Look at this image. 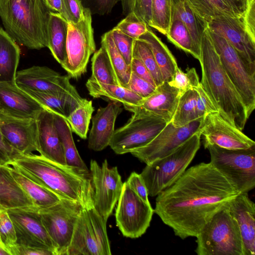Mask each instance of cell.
<instances>
[{"label":"cell","instance_id":"obj_1","mask_svg":"<svg viewBox=\"0 0 255 255\" xmlns=\"http://www.w3.org/2000/svg\"><path fill=\"white\" fill-rule=\"evenodd\" d=\"M240 192L211 162L186 169L156 196L154 213L182 240L196 237L217 213Z\"/></svg>","mask_w":255,"mask_h":255},{"label":"cell","instance_id":"obj_2","mask_svg":"<svg viewBox=\"0 0 255 255\" xmlns=\"http://www.w3.org/2000/svg\"><path fill=\"white\" fill-rule=\"evenodd\" d=\"M9 165L61 198L77 202L83 208L94 207L90 170L60 164L34 153L19 154Z\"/></svg>","mask_w":255,"mask_h":255},{"label":"cell","instance_id":"obj_3","mask_svg":"<svg viewBox=\"0 0 255 255\" xmlns=\"http://www.w3.org/2000/svg\"><path fill=\"white\" fill-rule=\"evenodd\" d=\"M200 62L202 88L220 115L232 125L243 130L249 118L243 102L223 68L208 28L201 45Z\"/></svg>","mask_w":255,"mask_h":255},{"label":"cell","instance_id":"obj_4","mask_svg":"<svg viewBox=\"0 0 255 255\" xmlns=\"http://www.w3.org/2000/svg\"><path fill=\"white\" fill-rule=\"evenodd\" d=\"M52 11L44 0H0V17L5 31L30 49L47 47V27Z\"/></svg>","mask_w":255,"mask_h":255},{"label":"cell","instance_id":"obj_5","mask_svg":"<svg viewBox=\"0 0 255 255\" xmlns=\"http://www.w3.org/2000/svg\"><path fill=\"white\" fill-rule=\"evenodd\" d=\"M201 136L196 132L166 156L146 164L140 174L148 195L157 196L182 175L200 148Z\"/></svg>","mask_w":255,"mask_h":255},{"label":"cell","instance_id":"obj_6","mask_svg":"<svg viewBox=\"0 0 255 255\" xmlns=\"http://www.w3.org/2000/svg\"><path fill=\"white\" fill-rule=\"evenodd\" d=\"M196 238L198 255H245L238 225L228 207L214 215Z\"/></svg>","mask_w":255,"mask_h":255},{"label":"cell","instance_id":"obj_7","mask_svg":"<svg viewBox=\"0 0 255 255\" xmlns=\"http://www.w3.org/2000/svg\"><path fill=\"white\" fill-rule=\"evenodd\" d=\"M210 155V162L236 186L241 193H248L255 186V146L231 150L204 143Z\"/></svg>","mask_w":255,"mask_h":255},{"label":"cell","instance_id":"obj_8","mask_svg":"<svg viewBox=\"0 0 255 255\" xmlns=\"http://www.w3.org/2000/svg\"><path fill=\"white\" fill-rule=\"evenodd\" d=\"M106 224L94 207L82 208L67 255H111Z\"/></svg>","mask_w":255,"mask_h":255},{"label":"cell","instance_id":"obj_9","mask_svg":"<svg viewBox=\"0 0 255 255\" xmlns=\"http://www.w3.org/2000/svg\"><path fill=\"white\" fill-rule=\"evenodd\" d=\"M209 33L222 66L239 94L249 118L255 108V74L224 37L210 30Z\"/></svg>","mask_w":255,"mask_h":255},{"label":"cell","instance_id":"obj_10","mask_svg":"<svg viewBox=\"0 0 255 255\" xmlns=\"http://www.w3.org/2000/svg\"><path fill=\"white\" fill-rule=\"evenodd\" d=\"M82 208L79 203L62 198L51 206L37 208L53 244L56 255H67L75 224Z\"/></svg>","mask_w":255,"mask_h":255},{"label":"cell","instance_id":"obj_11","mask_svg":"<svg viewBox=\"0 0 255 255\" xmlns=\"http://www.w3.org/2000/svg\"><path fill=\"white\" fill-rule=\"evenodd\" d=\"M84 18L78 23H68L67 57L61 66L68 75L74 79L79 78L86 72L90 57L96 50L90 10L84 8Z\"/></svg>","mask_w":255,"mask_h":255},{"label":"cell","instance_id":"obj_12","mask_svg":"<svg viewBox=\"0 0 255 255\" xmlns=\"http://www.w3.org/2000/svg\"><path fill=\"white\" fill-rule=\"evenodd\" d=\"M127 123L115 130L109 143L118 154L131 153L147 144L168 123L152 116L134 112Z\"/></svg>","mask_w":255,"mask_h":255},{"label":"cell","instance_id":"obj_13","mask_svg":"<svg viewBox=\"0 0 255 255\" xmlns=\"http://www.w3.org/2000/svg\"><path fill=\"white\" fill-rule=\"evenodd\" d=\"M153 213L150 204L123 183L115 213L116 224L123 235L131 239L141 237L149 227Z\"/></svg>","mask_w":255,"mask_h":255},{"label":"cell","instance_id":"obj_14","mask_svg":"<svg viewBox=\"0 0 255 255\" xmlns=\"http://www.w3.org/2000/svg\"><path fill=\"white\" fill-rule=\"evenodd\" d=\"M90 171L94 189V208L107 221L122 192L121 176L117 167H109L107 159L101 166L96 160H91Z\"/></svg>","mask_w":255,"mask_h":255},{"label":"cell","instance_id":"obj_15","mask_svg":"<svg viewBox=\"0 0 255 255\" xmlns=\"http://www.w3.org/2000/svg\"><path fill=\"white\" fill-rule=\"evenodd\" d=\"M204 117L181 127H175L171 122L145 145L130 153L146 164L162 158L179 147L193 134L200 131Z\"/></svg>","mask_w":255,"mask_h":255},{"label":"cell","instance_id":"obj_16","mask_svg":"<svg viewBox=\"0 0 255 255\" xmlns=\"http://www.w3.org/2000/svg\"><path fill=\"white\" fill-rule=\"evenodd\" d=\"M68 75H62L46 66H33L16 73L15 82L21 89L55 95H69L82 101Z\"/></svg>","mask_w":255,"mask_h":255},{"label":"cell","instance_id":"obj_17","mask_svg":"<svg viewBox=\"0 0 255 255\" xmlns=\"http://www.w3.org/2000/svg\"><path fill=\"white\" fill-rule=\"evenodd\" d=\"M208 28L224 37L235 49L249 70L255 74V39L248 32L243 17L218 16L208 23Z\"/></svg>","mask_w":255,"mask_h":255},{"label":"cell","instance_id":"obj_18","mask_svg":"<svg viewBox=\"0 0 255 255\" xmlns=\"http://www.w3.org/2000/svg\"><path fill=\"white\" fill-rule=\"evenodd\" d=\"M7 210L15 229L16 244L48 249L56 255L52 241L42 223L36 207Z\"/></svg>","mask_w":255,"mask_h":255},{"label":"cell","instance_id":"obj_19","mask_svg":"<svg viewBox=\"0 0 255 255\" xmlns=\"http://www.w3.org/2000/svg\"><path fill=\"white\" fill-rule=\"evenodd\" d=\"M203 143H208L231 150L248 149L255 146V142L242 130L232 125L218 112L204 117L200 128Z\"/></svg>","mask_w":255,"mask_h":255},{"label":"cell","instance_id":"obj_20","mask_svg":"<svg viewBox=\"0 0 255 255\" xmlns=\"http://www.w3.org/2000/svg\"><path fill=\"white\" fill-rule=\"evenodd\" d=\"M0 132L5 139L20 153L38 152L36 119L15 118L0 113Z\"/></svg>","mask_w":255,"mask_h":255},{"label":"cell","instance_id":"obj_21","mask_svg":"<svg viewBox=\"0 0 255 255\" xmlns=\"http://www.w3.org/2000/svg\"><path fill=\"white\" fill-rule=\"evenodd\" d=\"M44 109L15 82L0 83V113L15 118L36 120Z\"/></svg>","mask_w":255,"mask_h":255},{"label":"cell","instance_id":"obj_22","mask_svg":"<svg viewBox=\"0 0 255 255\" xmlns=\"http://www.w3.org/2000/svg\"><path fill=\"white\" fill-rule=\"evenodd\" d=\"M181 95L178 90L164 82L137 106L124 107L132 113L152 116L169 123L172 120Z\"/></svg>","mask_w":255,"mask_h":255},{"label":"cell","instance_id":"obj_23","mask_svg":"<svg viewBox=\"0 0 255 255\" xmlns=\"http://www.w3.org/2000/svg\"><path fill=\"white\" fill-rule=\"evenodd\" d=\"M122 111V104L114 101L98 109L92 120L88 138L89 149L100 151L109 145L115 130L116 120Z\"/></svg>","mask_w":255,"mask_h":255},{"label":"cell","instance_id":"obj_24","mask_svg":"<svg viewBox=\"0 0 255 255\" xmlns=\"http://www.w3.org/2000/svg\"><path fill=\"white\" fill-rule=\"evenodd\" d=\"M228 209L236 220L243 243L245 255L255 254V206L248 193H240Z\"/></svg>","mask_w":255,"mask_h":255},{"label":"cell","instance_id":"obj_25","mask_svg":"<svg viewBox=\"0 0 255 255\" xmlns=\"http://www.w3.org/2000/svg\"><path fill=\"white\" fill-rule=\"evenodd\" d=\"M36 121L38 152L50 160L66 164L62 145L54 123V113L44 109Z\"/></svg>","mask_w":255,"mask_h":255},{"label":"cell","instance_id":"obj_26","mask_svg":"<svg viewBox=\"0 0 255 255\" xmlns=\"http://www.w3.org/2000/svg\"><path fill=\"white\" fill-rule=\"evenodd\" d=\"M172 21L181 20L187 28L192 41V56L199 60L201 45L208 22L191 6L187 0H172Z\"/></svg>","mask_w":255,"mask_h":255},{"label":"cell","instance_id":"obj_27","mask_svg":"<svg viewBox=\"0 0 255 255\" xmlns=\"http://www.w3.org/2000/svg\"><path fill=\"white\" fill-rule=\"evenodd\" d=\"M0 205L6 210L35 207L7 166L0 165Z\"/></svg>","mask_w":255,"mask_h":255},{"label":"cell","instance_id":"obj_28","mask_svg":"<svg viewBox=\"0 0 255 255\" xmlns=\"http://www.w3.org/2000/svg\"><path fill=\"white\" fill-rule=\"evenodd\" d=\"M68 22L59 12L51 11L47 27L48 46L55 59L62 66L67 59Z\"/></svg>","mask_w":255,"mask_h":255},{"label":"cell","instance_id":"obj_29","mask_svg":"<svg viewBox=\"0 0 255 255\" xmlns=\"http://www.w3.org/2000/svg\"><path fill=\"white\" fill-rule=\"evenodd\" d=\"M20 55L18 45L0 26V83L15 82Z\"/></svg>","mask_w":255,"mask_h":255},{"label":"cell","instance_id":"obj_30","mask_svg":"<svg viewBox=\"0 0 255 255\" xmlns=\"http://www.w3.org/2000/svg\"><path fill=\"white\" fill-rule=\"evenodd\" d=\"M10 173L37 208H44L59 202L61 199L58 195L30 179L11 166H7Z\"/></svg>","mask_w":255,"mask_h":255},{"label":"cell","instance_id":"obj_31","mask_svg":"<svg viewBox=\"0 0 255 255\" xmlns=\"http://www.w3.org/2000/svg\"><path fill=\"white\" fill-rule=\"evenodd\" d=\"M138 39L145 42L150 47L163 82H169L178 66L175 57L168 47L149 28Z\"/></svg>","mask_w":255,"mask_h":255},{"label":"cell","instance_id":"obj_32","mask_svg":"<svg viewBox=\"0 0 255 255\" xmlns=\"http://www.w3.org/2000/svg\"><path fill=\"white\" fill-rule=\"evenodd\" d=\"M86 87L89 95L94 98H106L121 103L124 106H137L141 97L128 88L115 84L99 83L89 79Z\"/></svg>","mask_w":255,"mask_h":255},{"label":"cell","instance_id":"obj_33","mask_svg":"<svg viewBox=\"0 0 255 255\" xmlns=\"http://www.w3.org/2000/svg\"><path fill=\"white\" fill-rule=\"evenodd\" d=\"M32 97L45 109L60 116L65 120L82 101L73 97L65 95H55L36 91L27 89H21Z\"/></svg>","mask_w":255,"mask_h":255},{"label":"cell","instance_id":"obj_34","mask_svg":"<svg viewBox=\"0 0 255 255\" xmlns=\"http://www.w3.org/2000/svg\"><path fill=\"white\" fill-rule=\"evenodd\" d=\"M54 123L62 145L66 164L89 170L80 157L76 148L72 131L67 121L54 113Z\"/></svg>","mask_w":255,"mask_h":255},{"label":"cell","instance_id":"obj_35","mask_svg":"<svg viewBox=\"0 0 255 255\" xmlns=\"http://www.w3.org/2000/svg\"><path fill=\"white\" fill-rule=\"evenodd\" d=\"M101 45L105 48L107 52L117 84L127 88L131 73L130 66L126 63L117 49L111 30L102 36Z\"/></svg>","mask_w":255,"mask_h":255},{"label":"cell","instance_id":"obj_36","mask_svg":"<svg viewBox=\"0 0 255 255\" xmlns=\"http://www.w3.org/2000/svg\"><path fill=\"white\" fill-rule=\"evenodd\" d=\"M196 97L195 88L189 89L180 95L171 121L174 127H181L197 119Z\"/></svg>","mask_w":255,"mask_h":255},{"label":"cell","instance_id":"obj_37","mask_svg":"<svg viewBox=\"0 0 255 255\" xmlns=\"http://www.w3.org/2000/svg\"><path fill=\"white\" fill-rule=\"evenodd\" d=\"M94 107L92 101L84 99L67 117L66 121L72 132L82 139H86Z\"/></svg>","mask_w":255,"mask_h":255},{"label":"cell","instance_id":"obj_38","mask_svg":"<svg viewBox=\"0 0 255 255\" xmlns=\"http://www.w3.org/2000/svg\"><path fill=\"white\" fill-rule=\"evenodd\" d=\"M91 62L90 80L99 83L117 85L107 52L103 46L94 52Z\"/></svg>","mask_w":255,"mask_h":255},{"label":"cell","instance_id":"obj_39","mask_svg":"<svg viewBox=\"0 0 255 255\" xmlns=\"http://www.w3.org/2000/svg\"><path fill=\"white\" fill-rule=\"evenodd\" d=\"M187 1L193 9L208 23L218 16H237L232 9L222 0Z\"/></svg>","mask_w":255,"mask_h":255},{"label":"cell","instance_id":"obj_40","mask_svg":"<svg viewBox=\"0 0 255 255\" xmlns=\"http://www.w3.org/2000/svg\"><path fill=\"white\" fill-rule=\"evenodd\" d=\"M172 0H152L150 27L166 35L172 22Z\"/></svg>","mask_w":255,"mask_h":255},{"label":"cell","instance_id":"obj_41","mask_svg":"<svg viewBox=\"0 0 255 255\" xmlns=\"http://www.w3.org/2000/svg\"><path fill=\"white\" fill-rule=\"evenodd\" d=\"M132 57L137 58L142 61L152 75L156 87L163 82L152 51L145 42L139 39L135 40Z\"/></svg>","mask_w":255,"mask_h":255},{"label":"cell","instance_id":"obj_42","mask_svg":"<svg viewBox=\"0 0 255 255\" xmlns=\"http://www.w3.org/2000/svg\"><path fill=\"white\" fill-rule=\"evenodd\" d=\"M166 37L178 48L192 55V41L185 25L179 19L172 21Z\"/></svg>","mask_w":255,"mask_h":255},{"label":"cell","instance_id":"obj_43","mask_svg":"<svg viewBox=\"0 0 255 255\" xmlns=\"http://www.w3.org/2000/svg\"><path fill=\"white\" fill-rule=\"evenodd\" d=\"M149 27L133 12H129L114 28L134 39H138L147 31Z\"/></svg>","mask_w":255,"mask_h":255},{"label":"cell","instance_id":"obj_44","mask_svg":"<svg viewBox=\"0 0 255 255\" xmlns=\"http://www.w3.org/2000/svg\"><path fill=\"white\" fill-rule=\"evenodd\" d=\"M168 83L178 90L181 94L189 89L197 88L200 84L195 68H188L186 72H184L179 67L177 68Z\"/></svg>","mask_w":255,"mask_h":255},{"label":"cell","instance_id":"obj_45","mask_svg":"<svg viewBox=\"0 0 255 255\" xmlns=\"http://www.w3.org/2000/svg\"><path fill=\"white\" fill-rule=\"evenodd\" d=\"M0 238L5 249L8 252L16 245V236L13 223L7 210L0 207Z\"/></svg>","mask_w":255,"mask_h":255},{"label":"cell","instance_id":"obj_46","mask_svg":"<svg viewBox=\"0 0 255 255\" xmlns=\"http://www.w3.org/2000/svg\"><path fill=\"white\" fill-rule=\"evenodd\" d=\"M152 0H121L124 12H133L150 26L152 19Z\"/></svg>","mask_w":255,"mask_h":255},{"label":"cell","instance_id":"obj_47","mask_svg":"<svg viewBox=\"0 0 255 255\" xmlns=\"http://www.w3.org/2000/svg\"><path fill=\"white\" fill-rule=\"evenodd\" d=\"M115 45L126 63L130 66L132 59L133 47L135 39L114 29L111 30Z\"/></svg>","mask_w":255,"mask_h":255},{"label":"cell","instance_id":"obj_48","mask_svg":"<svg viewBox=\"0 0 255 255\" xmlns=\"http://www.w3.org/2000/svg\"><path fill=\"white\" fill-rule=\"evenodd\" d=\"M61 15L69 22L76 23L84 16V8L81 0H61Z\"/></svg>","mask_w":255,"mask_h":255},{"label":"cell","instance_id":"obj_49","mask_svg":"<svg viewBox=\"0 0 255 255\" xmlns=\"http://www.w3.org/2000/svg\"><path fill=\"white\" fill-rule=\"evenodd\" d=\"M195 89L197 92L196 104L197 118L204 117L211 113L218 112L213 102L200 84Z\"/></svg>","mask_w":255,"mask_h":255},{"label":"cell","instance_id":"obj_50","mask_svg":"<svg viewBox=\"0 0 255 255\" xmlns=\"http://www.w3.org/2000/svg\"><path fill=\"white\" fill-rule=\"evenodd\" d=\"M156 88L131 72L127 88L144 99L151 95Z\"/></svg>","mask_w":255,"mask_h":255},{"label":"cell","instance_id":"obj_51","mask_svg":"<svg viewBox=\"0 0 255 255\" xmlns=\"http://www.w3.org/2000/svg\"><path fill=\"white\" fill-rule=\"evenodd\" d=\"M126 182L139 197L145 202L150 203L146 185L140 174L132 172L128 178Z\"/></svg>","mask_w":255,"mask_h":255},{"label":"cell","instance_id":"obj_52","mask_svg":"<svg viewBox=\"0 0 255 255\" xmlns=\"http://www.w3.org/2000/svg\"><path fill=\"white\" fill-rule=\"evenodd\" d=\"M20 154L3 137L0 132V165L8 166Z\"/></svg>","mask_w":255,"mask_h":255},{"label":"cell","instance_id":"obj_53","mask_svg":"<svg viewBox=\"0 0 255 255\" xmlns=\"http://www.w3.org/2000/svg\"><path fill=\"white\" fill-rule=\"evenodd\" d=\"M10 255H54L50 249L19 245L16 244L10 250Z\"/></svg>","mask_w":255,"mask_h":255},{"label":"cell","instance_id":"obj_54","mask_svg":"<svg viewBox=\"0 0 255 255\" xmlns=\"http://www.w3.org/2000/svg\"><path fill=\"white\" fill-rule=\"evenodd\" d=\"M243 20L248 32L255 39V0H248Z\"/></svg>","mask_w":255,"mask_h":255},{"label":"cell","instance_id":"obj_55","mask_svg":"<svg viewBox=\"0 0 255 255\" xmlns=\"http://www.w3.org/2000/svg\"><path fill=\"white\" fill-rule=\"evenodd\" d=\"M130 66L132 73L156 87L152 75L140 60L137 58L132 57Z\"/></svg>","mask_w":255,"mask_h":255},{"label":"cell","instance_id":"obj_56","mask_svg":"<svg viewBox=\"0 0 255 255\" xmlns=\"http://www.w3.org/2000/svg\"><path fill=\"white\" fill-rule=\"evenodd\" d=\"M233 11L237 16L243 17L248 6V0H222Z\"/></svg>","mask_w":255,"mask_h":255},{"label":"cell","instance_id":"obj_57","mask_svg":"<svg viewBox=\"0 0 255 255\" xmlns=\"http://www.w3.org/2000/svg\"><path fill=\"white\" fill-rule=\"evenodd\" d=\"M101 14L109 13L115 4L121 0H96Z\"/></svg>","mask_w":255,"mask_h":255},{"label":"cell","instance_id":"obj_58","mask_svg":"<svg viewBox=\"0 0 255 255\" xmlns=\"http://www.w3.org/2000/svg\"><path fill=\"white\" fill-rule=\"evenodd\" d=\"M44 1L50 9L60 13L62 8L61 0H44Z\"/></svg>","mask_w":255,"mask_h":255},{"label":"cell","instance_id":"obj_59","mask_svg":"<svg viewBox=\"0 0 255 255\" xmlns=\"http://www.w3.org/2000/svg\"><path fill=\"white\" fill-rule=\"evenodd\" d=\"M0 255H9V254L5 249L0 246Z\"/></svg>","mask_w":255,"mask_h":255},{"label":"cell","instance_id":"obj_60","mask_svg":"<svg viewBox=\"0 0 255 255\" xmlns=\"http://www.w3.org/2000/svg\"><path fill=\"white\" fill-rule=\"evenodd\" d=\"M0 207H1L0 205ZM0 246L3 248L4 249L5 248H4L2 243H1V240H0Z\"/></svg>","mask_w":255,"mask_h":255}]
</instances>
